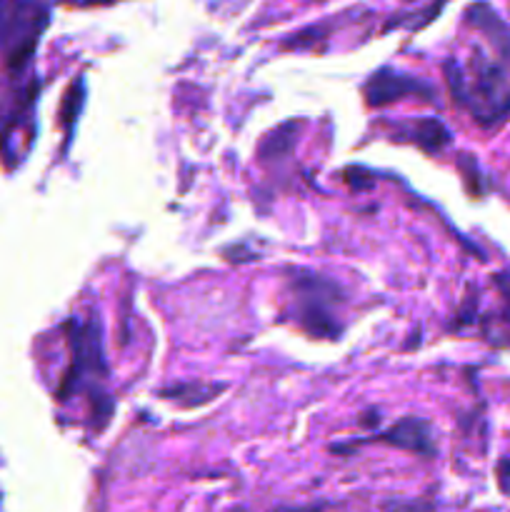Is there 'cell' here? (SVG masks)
I'll return each mask as SVG.
<instances>
[{
	"label": "cell",
	"instance_id": "7a4b0ae2",
	"mask_svg": "<svg viewBox=\"0 0 510 512\" xmlns=\"http://www.w3.org/2000/svg\"><path fill=\"white\" fill-rule=\"evenodd\" d=\"M48 23V10L38 0H0V48L13 65H23L33 53Z\"/></svg>",
	"mask_w": 510,
	"mask_h": 512
},
{
	"label": "cell",
	"instance_id": "3957f363",
	"mask_svg": "<svg viewBox=\"0 0 510 512\" xmlns=\"http://www.w3.org/2000/svg\"><path fill=\"white\" fill-rule=\"evenodd\" d=\"M295 318L308 333L328 335L335 338L338 325H335V300H338V285L330 280L318 278V275H298L295 278Z\"/></svg>",
	"mask_w": 510,
	"mask_h": 512
},
{
	"label": "cell",
	"instance_id": "6da1fadb",
	"mask_svg": "<svg viewBox=\"0 0 510 512\" xmlns=\"http://www.w3.org/2000/svg\"><path fill=\"white\" fill-rule=\"evenodd\" d=\"M443 70L453 100L480 128L495 130L510 118V80L498 63L475 53L468 65L450 58Z\"/></svg>",
	"mask_w": 510,
	"mask_h": 512
},
{
	"label": "cell",
	"instance_id": "52a82bcc",
	"mask_svg": "<svg viewBox=\"0 0 510 512\" xmlns=\"http://www.w3.org/2000/svg\"><path fill=\"white\" fill-rule=\"evenodd\" d=\"M385 443H393L398 448L413 450V453H433V445H430V430L423 420L418 418H405L400 420L395 428H390L383 435Z\"/></svg>",
	"mask_w": 510,
	"mask_h": 512
},
{
	"label": "cell",
	"instance_id": "ba28073f",
	"mask_svg": "<svg viewBox=\"0 0 510 512\" xmlns=\"http://www.w3.org/2000/svg\"><path fill=\"white\" fill-rule=\"evenodd\" d=\"M495 285H498L500 293H503V298H505V318L510 320V275L508 273H500L498 278H495Z\"/></svg>",
	"mask_w": 510,
	"mask_h": 512
},
{
	"label": "cell",
	"instance_id": "277c9868",
	"mask_svg": "<svg viewBox=\"0 0 510 512\" xmlns=\"http://www.w3.org/2000/svg\"><path fill=\"white\" fill-rule=\"evenodd\" d=\"M405 95H420L425 100H433V90L428 83L408 73H398V70L383 68L370 75V80L365 83V100L373 108H383V105L395 103Z\"/></svg>",
	"mask_w": 510,
	"mask_h": 512
},
{
	"label": "cell",
	"instance_id": "8992f818",
	"mask_svg": "<svg viewBox=\"0 0 510 512\" xmlns=\"http://www.w3.org/2000/svg\"><path fill=\"white\" fill-rule=\"evenodd\" d=\"M465 18H468V23H473L475 28L495 45V50L503 55V60L510 63V28L498 18V13H495L488 3H475L468 8V15H465Z\"/></svg>",
	"mask_w": 510,
	"mask_h": 512
},
{
	"label": "cell",
	"instance_id": "5b68a950",
	"mask_svg": "<svg viewBox=\"0 0 510 512\" xmlns=\"http://www.w3.org/2000/svg\"><path fill=\"white\" fill-rule=\"evenodd\" d=\"M393 138L418 145L425 153H440L450 145V130L438 118H418L395 125Z\"/></svg>",
	"mask_w": 510,
	"mask_h": 512
}]
</instances>
